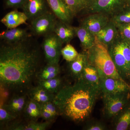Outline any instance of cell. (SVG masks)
I'll use <instances>...</instances> for the list:
<instances>
[{
    "label": "cell",
    "instance_id": "27",
    "mask_svg": "<svg viewBox=\"0 0 130 130\" xmlns=\"http://www.w3.org/2000/svg\"><path fill=\"white\" fill-rule=\"evenodd\" d=\"M118 116L115 129H128L130 127V101Z\"/></svg>",
    "mask_w": 130,
    "mask_h": 130
},
{
    "label": "cell",
    "instance_id": "17",
    "mask_svg": "<svg viewBox=\"0 0 130 130\" xmlns=\"http://www.w3.org/2000/svg\"><path fill=\"white\" fill-rule=\"evenodd\" d=\"M28 20V18L24 12L14 10L6 14L1 21L7 29H11L17 28L21 25L26 24Z\"/></svg>",
    "mask_w": 130,
    "mask_h": 130
},
{
    "label": "cell",
    "instance_id": "25",
    "mask_svg": "<svg viewBox=\"0 0 130 130\" xmlns=\"http://www.w3.org/2000/svg\"><path fill=\"white\" fill-rule=\"evenodd\" d=\"M41 106L35 101L29 99L23 112L26 118L29 121H37L41 118Z\"/></svg>",
    "mask_w": 130,
    "mask_h": 130
},
{
    "label": "cell",
    "instance_id": "15",
    "mask_svg": "<svg viewBox=\"0 0 130 130\" xmlns=\"http://www.w3.org/2000/svg\"><path fill=\"white\" fill-rule=\"evenodd\" d=\"M29 99L27 93L18 94L13 96L8 102L2 106L8 111L17 118L23 113Z\"/></svg>",
    "mask_w": 130,
    "mask_h": 130
},
{
    "label": "cell",
    "instance_id": "36",
    "mask_svg": "<svg viewBox=\"0 0 130 130\" xmlns=\"http://www.w3.org/2000/svg\"><path fill=\"white\" fill-rule=\"evenodd\" d=\"M127 5L130 6V0H127Z\"/></svg>",
    "mask_w": 130,
    "mask_h": 130
},
{
    "label": "cell",
    "instance_id": "14",
    "mask_svg": "<svg viewBox=\"0 0 130 130\" xmlns=\"http://www.w3.org/2000/svg\"><path fill=\"white\" fill-rule=\"evenodd\" d=\"M95 37L98 41L108 47L119 37V36L116 25L110 20L96 35Z\"/></svg>",
    "mask_w": 130,
    "mask_h": 130
},
{
    "label": "cell",
    "instance_id": "5",
    "mask_svg": "<svg viewBox=\"0 0 130 130\" xmlns=\"http://www.w3.org/2000/svg\"><path fill=\"white\" fill-rule=\"evenodd\" d=\"M63 44L54 32L44 36L42 47L47 63L59 64Z\"/></svg>",
    "mask_w": 130,
    "mask_h": 130
},
{
    "label": "cell",
    "instance_id": "23",
    "mask_svg": "<svg viewBox=\"0 0 130 130\" xmlns=\"http://www.w3.org/2000/svg\"><path fill=\"white\" fill-rule=\"evenodd\" d=\"M93 0H64L70 11L74 16L81 13H85L89 8Z\"/></svg>",
    "mask_w": 130,
    "mask_h": 130
},
{
    "label": "cell",
    "instance_id": "33",
    "mask_svg": "<svg viewBox=\"0 0 130 130\" xmlns=\"http://www.w3.org/2000/svg\"><path fill=\"white\" fill-rule=\"evenodd\" d=\"M26 0H6L5 5L8 8H22Z\"/></svg>",
    "mask_w": 130,
    "mask_h": 130
},
{
    "label": "cell",
    "instance_id": "24",
    "mask_svg": "<svg viewBox=\"0 0 130 130\" xmlns=\"http://www.w3.org/2000/svg\"><path fill=\"white\" fill-rule=\"evenodd\" d=\"M52 122L45 121L43 123H37V121H29L26 124L13 122L9 126L8 129L13 130H45Z\"/></svg>",
    "mask_w": 130,
    "mask_h": 130
},
{
    "label": "cell",
    "instance_id": "8",
    "mask_svg": "<svg viewBox=\"0 0 130 130\" xmlns=\"http://www.w3.org/2000/svg\"><path fill=\"white\" fill-rule=\"evenodd\" d=\"M119 39L120 37L108 47V50L119 74L126 82V80L130 81V65L122 53Z\"/></svg>",
    "mask_w": 130,
    "mask_h": 130
},
{
    "label": "cell",
    "instance_id": "13",
    "mask_svg": "<svg viewBox=\"0 0 130 130\" xmlns=\"http://www.w3.org/2000/svg\"><path fill=\"white\" fill-rule=\"evenodd\" d=\"M30 36L26 29L16 28L3 31L0 34V38L4 43L11 44L28 40Z\"/></svg>",
    "mask_w": 130,
    "mask_h": 130
},
{
    "label": "cell",
    "instance_id": "12",
    "mask_svg": "<svg viewBox=\"0 0 130 130\" xmlns=\"http://www.w3.org/2000/svg\"><path fill=\"white\" fill-rule=\"evenodd\" d=\"M51 12L59 20L70 24L74 18L64 0H46Z\"/></svg>",
    "mask_w": 130,
    "mask_h": 130
},
{
    "label": "cell",
    "instance_id": "29",
    "mask_svg": "<svg viewBox=\"0 0 130 130\" xmlns=\"http://www.w3.org/2000/svg\"><path fill=\"white\" fill-rule=\"evenodd\" d=\"M78 53L74 47L70 43H68L61 50V55L63 59L68 62L74 60L78 55Z\"/></svg>",
    "mask_w": 130,
    "mask_h": 130
},
{
    "label": "cell",
    "instance_id": "19",
    "mask_svg": "<svg viewBox=\"0 0 130 130\" xmlns=\"http://www.w3.org/2000/svg\"><path fill=\"white\" fill-rule=\"evenodd\" d=\"M63 44L70 43L76 36L74 27L58 20L54 32Z\"/></svg>",
    "mask_w": 130,
    "mask_h": 130
},
{
    "label": "cell",
    "instance_id": "2",
    "mask_svg": "<svg viewBox=\"0 0 130 130\" xmlns=\"http://www.w3.org/2000/svg\"><path fill=\"white\" fill-rule=\"evenodd\" d=\"M100 89L80 79L64 86L55 95L54 102L59 114L71 121L83 122L90 116Z\"/></svg>",
    "mask_w": 130,
    "mask_h": 130
},
{
    "label": "cell",
    "instance_id": "31",
    "mask_svg": "<svg viewBox=\"0 0 130 130\" xmlns=\"http://www.w3.org/2000/svg\"><path fill=\"white\" fill-rule=\"evenodd\" d=\"M17 117L8 111L2 106L0 108V121L1 124H5L16 119Z\"/></svg>",
    "mask_w": 130,
    "mask_h": 130
},
{
    "label": "cell",
    "instance_id": "6",
    "mask_svg": "<svg viewBox=\"0 0 130 130\" xmlns=\"http://www.w3.org/2000/svg\"><path fill=\"white\" fill-rule=\"evenodd\" d=\"M58 19L50 12L30 21V30L32 35L36 36H44L54 32Z\"/></svg>",
    "mask_w": 130,
    "mask_h": 130
},
{
    "label": "cell",
    "instance_id": "21",
    "mask_svg": "<svg viewBox=\"0 0 130 130\" xmlns=\"http://www.w3.org/2000/svg\"><path fill=\"white\" fill-rule=\"evenodd\" d=\"M84 79L87 83L100 89V77L98 71L96 68L89 61L84 68L80 79Z\"/></svg>",
    "mask_w": 130,
    "mask_h": 130
},
{
    "label": "cell",
    "instance_id": "32",
    "mask_svg": "<svg viewBox=\"0 0 130 130\" xmlns=\"http://www.w3.org/2000/svg\"><path fill=\"white\" fill-rule=\"evenodd\" d=\"M41 107L47 110L53 115L55 118L59 115L57 106L54 101H50L41 104Z\"/></svg>",
    "mask_w": 130,
    "mask_h": 130
},
{
    "label": "cell",
    "instance_id": "10",
    "mask_svg": "<svg viewBox=\"0 0 130 130\" xmlns=\"http://www.w3.org/2000/svg\"><path fill=\"white\" fill-rule=\"evenodd\" d=\"M111 20V16L102 13H95L88 14L81 20V24L89 31L91 33L96 35Z\"/></svg>",
    "mask_w": 130,
    "mask_h": 130
},
{
    "label": "cell",
    "instance_id": "20",
    "mask_svg": "<svg viewBox=\"0 0 130 130\" xmlns=\"http://www.w3.org/2000/svg\"><path fill=\"white\" fill-rule=\"evenodd\" d=\"M76 36L80 41L81 46L84 51H86L95 45V36L83 26L74 27Z\"/></svg>",
    "mask_w": 130,
    "mask_h": 130
},
{
    "label": "cell",
    "instance_id": "11",
    "mask_svg": "<svg viewBox=\"0 0 130 130\" xmlns=\"http://www.w3.org/2000/svg\"><path fill=\"white\" fill-rule=\"evenodd\" d=\"M46 0H26L22 8L28 18L31 21L34 19L51 12Z\"/></svg>",
    "mask_w": 130,
    "mask_h": 130
},
{
    "label": "cell",
    "instance_id": "30",
    "mask_svg": "<svg viewBox=\"0 0 130 130\" xmlns=\"http://www.w3.org/2000/svg\"><path fill=\"white\" fill-rule=\"evenodd\" d=\"M115 25L121 40L126 41L130 40V23Z\"/></svg>",
    "mask_w": 130,
    "mask_h": 130
},
{
    "label": "cell",
    "instance_id": "18",
    "mask_svg": "<svg viewBox=\"0 0 130 130\" xmlns=\"http://www.w3.org/2000/svg\"><path fill=\"white\" fill-rule=\"evenodd\" d=\"M27 91L29 99L41 105L49 102L54 101L55 98V94L50 93L38 85L36 86L31 87Z\"/></svg>",
    "mask_w": 130,
    "mask_h": 130
},
{
    "label": "cell",
    "instance_id": "7",
    "mask_svg": "<svg viewBox=\"0 0 130 130\" xmlns=\"http://www.w3.org/2000/svg\"><path fill=\"white\" fill-rule=\"evenodd\" d=\"M127 5V0H93L85 14L102 13L111 17Z\"/></svg>",
    "mask_w": 130,
    "mask_h": 130
},
{
    "label": "cell",
    "instance_id": "3",
    "mask_svg": "<svg viewBox=\"0 0 130 130\" xmlns=\"http://www.w3.org/2000/svg\"><path fill=\"white\" fill-rule=\"evenodd\" d=\"M86 52L89 62L96 68L99 74L125 81L116 69L109 54L108 47L96 38L95 45Z\"/></svg>",
    "mask_w": 130,
    "mask_h": 130
},
{
    "label": "cell",
    "instance_id": "22",
    "mask_svg": "<svg viewBox=\"0 0 130 130\" xmlns=\"http://www.w3.org/2000/svg\"><path fill=\"white\" fill-rule=\"evenodd\" d=\"M60 68L59 64H49L40 69L37 74L38 81H44L51 79L59 76Z\"/></svg>",
    "mask_w": 130,
    "mask_h": 130
},
{
    "label": "cell",
    "instance_id": "1",
    "mask_svg": "<svg viewBox=\"0 0 130 130\" xmlns=\"http://www.w3.org/2000/svg\"><path fill=\"white\" fill-rule=\"evenodd\" d=\"M30 38L0 48V83L8 90H28L40 70V49Z\"/></svg>",
    "mask_w": 130,
    "mask_h": 130
},
{
    "label": "cell",
    "instance_id": "28",
    "mask_svg": "<svg viewBox=\"0 0 130 130\" xmlns=\"http://www.w3.org/2000/svg\"><path fill=\"white\" fill-rule=\"evenodd\" d=\"M115 24H121L130 23V6L127 5L111 17Z\"/></svg>",
    "mask_w": 130,
    "mask_h": 130
},
{
    "label": "cell",
    "instance_id": "16",
    "mask_svg": "<svg viewBox=\"0 0 130 130\" xmlns=\"http://www.w3.org/2000/svg\"><path fill=\"white\" fill-rule=\"evenodd\" d=\"M88 61L86 51L79 53L77 58L68 62V69L72 76L77 80L81 78L84 70Z\"/></svg>",
    "mask_w": 130,
    "mask_h": 130
},
{
    "label": "cell",
    "instance_id": "34",
    "mask_svg": "<svg viewBox=\"0 0 130 130\" xmlns=\"http://www.w3.org/2000/svg\"><path fill=\"white\" fill-rule=\"evenodd\" d=\"M106 126L103 123L98 121H94L89 123L85 127L88 130H104L106 129Z\"/></svg>",
    "mask_w": 130,
    "mask_h": 130
},
{
    "label": "cell",
    "instance_id": "4",
    "mask_svg": "<svg viewBox=\"0 0 130 130\" xmlns=\"http://www.w3.org/2000/svg\"><path fill=\"white\" fill-rule=\"evenodd\" d=\"M130 92L103 94L104 112L106 116L111 118L120 113L130 101Z\"/></svg>",
    "mask_w": 130,
    "mask_h": 130
},
{
    "label": "cell",
    "instance_id": "35",
    "mask_svg": "<svg viewBox=\"0 0 130 130\" xmlns=\"http://www.w3.org/2000/svg\"><path fill=\"white\" fill-rule=\"evenodd\" d=\"M126 42L127 43V44H128V47H129V48L130 50V40L129 41H126Z\"/></svg>",
    "mask_w": 130,
    "mask_h": 130
},
{
    "label": "cell",
    "instance_id": "9",
    "mask_svg": "<svg viewBox=\"0 0 130 130\" xmlns=\"http://www.w3.org/2000/svg\"><path fill=\"white\" fill-rule=\"evenodd\" d=\"M100 87L103 94L130 92V85L125 81H122L99 74Z\"/></svg>",
    "mask_w": 130,
    "mask_h": 130
},
{
    "label": "cell",
    "instance_id": "26",
    "mask_svg": "<svg viewBox=\"0 0 130 130\" xmlns=\"http://www.w3.org/2000/svg\"><path fill=\"white\" fill-rule=\"evenodd\" d=\"M38 85L50 93L56 95L64 86L62 79L59 76L44 81H38Z\"/></svg>",
    "mask_w": 130,
    "mask_h": 130
}]
</instances>
